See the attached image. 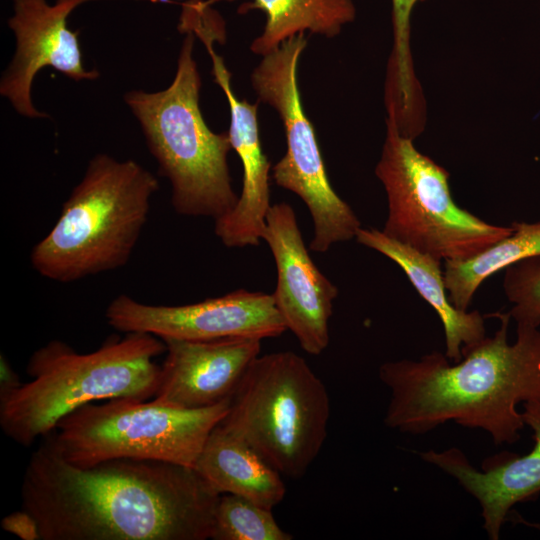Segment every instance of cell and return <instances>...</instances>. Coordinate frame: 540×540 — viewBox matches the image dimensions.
I'll list each match as a JSON object with an SVG mask.
<instances>
[{
  "instance_id": "7c38bea8",
  "label": "cell",
  "mask_w": 540,
  "mask_h": 540,
  "mask_svg": "<svg viewBox=\"0 0 540 540\" xmlns=\"http://www.w3.org/2000/svg\"><path fill=\"white\" fill-rule=\"evenodd\" d=\"M93 0H14V15L8 20L16 36V52L0 82V94L15 110L29 118H43L31 101V85L37 72L52 67L75 80H93L96 70L83 65L78 31L67 25L68 16L83 3Z\"/></svg>"
},
{
  "instance_id": "3957f363",
  "label": "cell",
  "mask_w": 540,
  "mask_h": 540,
  "mask_svg": "<svg viewBox=\"0 0 540 540\" xmlns=\"http://www.w3.org/2000/svg\"><path fill=\"white\" fill-rule=\"evenodd\" d=\"M108 339L90 353L52 340L30 356L31 380L0 395V427L24 447L52 433L59 421L95 401L114 398L148 400L155 396L161 366L154 359L166 352L152 334L128 332Z\"/></svg>"
},
{
  "instance_id": "277c9868",
  "label": "cell",
  "mask_w": 540,
  "mask_h": 540,
  "mask_svg": "<svg viewBox=\"0 0 540 540\" xmlns=\"http://www.w3.org/2000/svg\"><path fill=\"white\" fill-rule=\"evenodd\" d=\"M158 189L156 177L134 160L95 155L52 229L33 247V269L51 281L70 283L123 267Z\"/></svg>"
},
{
  "instance_id": "9a60e30c",
  "label": "cell",
  "mask_w": 540,
  "mask_h": 540,
  "mask_svg": "<svg viewBox=\"0 0 540 540\" xmlns=\"http://www.w3.org/2000/svg\"><path fill=\"white\" fill-rule=\"evenodd\" d=\"M214 81L222 88L230 110L229 139L243 167L241 194L235 207L215 220L214 232L228 248L258 246L262 240L270 204L271 163L263 153L257 119V103L238 99L231 74L215 50L209 52Z\"/></svg>"
},
{
  "instance_id": "4fadbf2b",
  "label": "cell",
  "mask_w": 540,
  "mask_h": 540,
  "mask_svg": "<svg viewBox=\"0 0 540 540\" xmlns=\"http://www.w3.org/2000/svg\"><path fill=\"white\" fill-rule=\"evenodd\" d=\"M162 340L166 357L154 399L183 409L206 408L231 399L261 351V340L252 338Z\"/></svg>"
},
{
  "instance_id": "cb8c5ba5",
  "label": "cell",
  "mask_w": 540,
  "mask_h": 540,
  "mask_svg": "<svg viewBox=\"0 0 540 540\" xmlns=\"http://www.w3.org/2000/svg\"><path fill=\"white\" fill-rule=\"evenodd\" d=\"M0 363V395H3L18 388L22 382L18 374L3 355H1Z\"/></svg>"
},
{
  "instance_id": "8992f818",
  "label": "cell",
  "mask_w": 540,
  "mask_h": 540,
  "mask_svg": "<svg viewBox=\"0 0 540 540\" xmlns=\"http://www.w3.org/2000/svg\"><path fill=\"white\" fill-rule=\"evenodd\" d=\"M325 384L292 351L257 356L220 425L250 445L280 474L302 477L327 438Z\"/></svg>"
},
{
  "instance_id": "ac0fdd59",
  "label": "cell",
  "mask_w": 540,
  "mask_h": 540,
  "mask_svg": "<svg viewBox=\"0 0 540 540\" xmlns=\"http://www.w3.org/2000/svg\"><path fill=\"white\" fill-rule=\"evenodd\" d=\"M254 9L266 14L264 30L250 46L254 54L261 56L306 30L335 37L356 16L352 0H252L241 5L239 13Z\"/></svg>"
},
{
  "instance_id": "e0dca14e",
  "label": "cell",
  "mask_w": 540,
  "mask_h": 540,
  "mask_svg": "<svg viewBox=\"0 0 540 540\" xmlns=\"http://www.w3.org/2000/svg\"><path fill=\"white\" fill-rule=\"evenodd\" d=\"M195 469L218 494L238 495L269 509L286 494L282 474L220 424L208 437Z\"/></svg>"
},
{
  "instance_id": "ba28073f",
  "label": "cell",
  "mask_w": 540,
  "mask_h": 540,
  "mask_svg": "<svg viewBox=\"0 0 540 540\" xmlns=\"http://www.w3.org/2000/svg\"><path fill=\"white\" fill-rule=\"evenodd\" d=\"M386 128L375 175L387 195V236L447 261L472 257L513 232L511 225L490 224L459 207L448 171L418 151L390 115Z\"/></svg>"
},
{
  "instance_id": "ffe728a7",
  "label": "cell",
  "mask_w": 540,
  "mask_h": 540,
  "mask_svg": "<svg viewBox=\"0 0 540 540\" xmlns=\"http://www.w3.org/2000/svg\"><path fill=\"white\" fill-rule=\"evenodd\" d=\"M276 522L272 509L234 495L219 496L213 519V540H292Z\"/></svg>"
},
{
  "instance_id": "7402d4cb",
  "label": "cell",
  "mask_w": 540,
  "mask_h": 540,
  "mask_svg": "<svg viewBox=\"0 0 540 540\" xmlns=\"http://www.w3.org/2000/svg\"><path fill=\"white\" fill-rule=\"evenodd\" d=\"M422 1L392 0L393 47L386 82L398 91L410 90L418 83L410 50V20L413 8Z\"/></svg>"
},
{
  "instance_id": "5b68a950",
  "label": "cell",
  "mask_w": 540,
  "mask_h": 540,
  "mask_svg": "<svg viewBox=\"0 0 540 540\" xmlns=\"http://www.w3.org/2000/svg\"><path fill=\"white\" fill-rule=\"evenodd\" d=\"M182 31L186 37L170 86L159 92L132 90L124 100L140 123L160 174L170 182L176 213L215 221L238 201L227 162L232 146L228 132L214 133L203 119L193 31Z\"/></svg>"
},
{
  "instance_id": "2e32d148",
  "label": "cell",
  "mask_w": 540,
  "mask_h": 540,
  "mask_svg": "<svg viewBox=\"0 0 540 540\" xmlns=\"http://www.w3.org/2000/svg\"><path fill=\"white\" fill-rule=\"evenodd\" d=\"M355 239L395 262L418 294L435 310L445 336V355L450 361L462 359L461 350L486 337L484 316L479 311L457 309L449 300L441 260L403 244L376 228H360Z\"/></svg>"
},
{
  "instance_id": "5bb4252c",
  "label": "cell",
  "mask_w": 540,
  "mask_h": 540,
  "mask_svg": "<svg viewBox=\"0 0 540 540\" xmlns=\"http://www.w3.org/2000/svg\"><path fill=\"white\" fill-rule=\"evenodd\" d=\"M525 425L533 431L534 446L525 455L501 453L487 458L477 470L458 448L420 452L421 458L458 483L479 503L483 527L497 540L511 508L540 493V402L523 403Z\"/></svg>"
},
{
  "instance_id": "d6986e66",
  "label": "cell",
  "mask_w": 540,
  "mask_h": 540,
  "mask_svg": "<svg viewBox=\"0 0 540 540\" xmlns=\"http://www.w3.org/2000/svg\"><path fill=\"white\" fill-rule=\"evenodd\" d=\"M513 232L476 255L444 264V281L450 302L466 311L488 277L521 259L540 254V222L511 224Z\"/></svg>"
},
{
  "instance_id": "8fae6325",
  "label": "cell",
  "mask_w": 540,
  "mask_h": 540,
  "mask_svg": "<svg viewBox=\"0 0 540 540\" xmlns=\"http://www.w3.org/2000/svg\"><path fill=\"white\" fill-rule=\"evenodd\" d=\"M276 266L275 304L302 349L321 354L329 344V320L337 287L312 260L294 209L281 202L271 205L262 234Z\"/></svg>"
},
{
  "instance_id": "44dd1931",
  "label": "cell",
  "mask_w": 540,
  "mask_h": 540,
  "mask_svg": "<svg viewBox=\"0 0 540 540\" xmlns=\"http://www.w3.org/2000/svg\"><path fill=\"white\" fill-rule=\"evenodd\" d=\"M503 289L517 326L540 327V254L505 268Z\"/></svg>"
},
{
  "instance_id": "52a82bcc",
  "label": "cell",
  "mask_w": 540,
  "mask_h": 540,
  "mask_svg": "<svg viewBox=\"0 0 540 540\" xmlns=\"http://www.w3.org/2000/svg\"><path fill=\"white\" fill-rule=\"evenodd\" d=\"M230 402L183 409L155 399L114 398L74 410L49 435L62 458L77 466L127 458L195 468Z\"/></svg>"
},
{
  "instance_id": "603a6c76",
  "label": "cell",
  "mask_w": 540,
  "mask_h": 540,
  "mask_svg": "<svg viewBox=\"0 0 540 540\" xmlns=\"http://www.w3.org/2000/svg\"><path fill=\"white\" fill-rule=\"evenodd\" d=\"M1 528L21 540H41L36 519L23 508L5 516L1 520Z\"/></svg>"
},
{
  "instance_id": "6da1fadb",
  "label": "cell",
  "mask_w": 540,
  "mask_h": 540,
  "mask_svg": "<svg viewBox=\"0 0 540 540\" xmlns=\"http://www.w3.org/2000/svg\"><path fill=\"white\" fill-rule=\"evenodd\" d=\"M44 438L21 485L41 540L211 538L220 494L195 468L127 458L82 467Z\"/></svg>"
},
{
  "instance_id": "7a4b0ae2",
  "label": "cell",
  "mask_w": 540,
  "mask_h": 540,
  "mask_svg": "<svg viewBox=\"0 0 540 540\" xmlns=\"http://www.w3.org/2000/svg\"><path fill=\"white\" fill-rule=\"evenodd\" d=\"M489 316L499 319V329L462 349L454 365L432 351L380 366L379 378L391 392L386 426L418 435L453 421L482 429L496 445L519 440L525 423L518 404L540 402V329L517 326L510 344L509 313Z\"/></svg>"
},
{
  "instance_id": "d4e9b609",
  "label": "cell",
  "mask_w": 540,
  "mask_h": 540,
  "mask_svg": "<svg viewBox=\"0 0 540 540\" xmlns=\"http://www.w3.org/2000/svg\"><path fill=\"white\" fill-rule=\"evenodd\" d=\"M204 15H206V14H201L200 16H204ZM197 17H199V16H197ZM197 17H196V18H197ZM194 19H195V18H194ZM192 20H193V19H192ZM192 20H190V22H189V24H188V29H189V25H190V23L192 22Z\"/></svg>"
},
{
  "instance_id": "9c48e42d",
  "label": "cell",
  "mask_w": 540,
  "mask_h": 540,
  "mask_svg": "<svg viewBox=\"0 0 540 540\" xmlns=\"http://www.w3.org/2000/svg\"><path fill=\"white\" fill-rule=\"evenodd\" d=\"M306 45L304 33L285 40L263 56L251 83L259 100L278 112L285 130L287 150L272 168L273 180L303 200L314 227L310 249L324 253L336 243L355 238L361 222L331 186L314 128L302 106L297 65Z\"/></svg>"
},
{
  "instance_id": "30bf717a",
  "label": "cell",
  "mask_w": 540,
  "mask_h": 540,
  "mask_svg": "<svg viewBox=\"0 0 540 540\" xmlns=\"http://www.w3.org/2000/svg\"><path fill=\"white\" fill-rule=\"evenodd\" d=\"M105 316L118 331L144 332L161 339L262 340L287 330L272 294L245 289L178 306L145 304L121 294L109 303Z\"/></svg>"
}]
</instances>
